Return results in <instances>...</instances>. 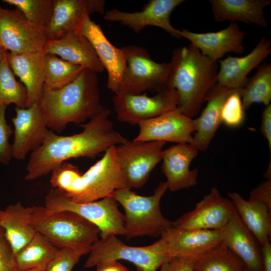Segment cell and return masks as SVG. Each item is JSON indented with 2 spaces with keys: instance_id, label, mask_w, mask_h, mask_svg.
Instances as JSON below:
<instances>
[{
  "instance_id": "1",
  "label": "cell",
  "mask_w": 271,
  "mask_h": 271,
  "mask_svg": "<svg viewBox=\"0 0 271 271\" xmlns=\"http://www.w3.org/2000/svg\"><path fill=\"white\" fill-rule=\"evenodd\" d=\"M110 111L104 107L86 123L80 133L59 136L49 129L43 144L33 151L26 170V181L42 177L67 160L93 158L127 140L117 132L109 119Z\"/></svg>"
},
{
  "instance_id": "2",
  "label": "cell",
  "mask_w": 271,
  "mask_h": 271,
  "mask_svg": "<svg viewBox=\"0 0 271 271\" xmlns=\"http://www.w3.org/2000/svg\"><path fill=\"white\" fill-rule=\"evenodd\" d=\"M47 127L60 133L70 123L82 124L100 112L97 73L84 69L72 82L57 90L44 88L39 104Z\"/></svg>"
},
{
  "instance_id": "3",
  "label": "cell",
  "mask_w": 271,
  "mask_h": 271,
  "mask_svg": "<svg viewBox=\"0 0 271 271\" xmlns=\"http://www.w3.org/2000/svg\"><path fill=\"white\" fill-rule=\"evenodd\" d=\"M168 88L178 95L177 108L193 119L200 112L205 98L217 84L218 62L203 55L190 44L172 52Z\"/></svg>"
},
{
  "instance_id": "4",
  "label": "cell",
  "mask_w": 271,
  "mask_h": 271,
  "mask_svg": "<svg viewBox=\"0 0 271 271\" xmlns=\"http://www.w3.org/2000/svg\"><path fill=\"white\" fill-rule=\"evenodd\" d=\"M167 190V183L161 182L150 196L139 195L128 188L116 190L110 195L124 209L126 239L145 236L160 237L174 227V222L166 218L161 210L160 202Z\"/></svg>"
},
{
  "instance_id": "5",
  "label": "cell",
  "mask_w": 271,
  "mask_h": 271,
  "mask_svg": "<svg viewBox=\"0 0 271 271\" xmlns=\"http://www.w3.org/2000/svg\"><path fill=\"white\" fill-rule=\"evenodd\" d=\"M31 207V221L36 231L59 248L70 247L90 252L99 239L98 227L75 212H50L41 206Z\"/></svg>"
},
{
  "instance_id": "6",
  "label": "cell",
  "mask_w": 271,
  "mask_h": 271,
  "mask_svg": "<svg viewBox=\"0 0 271 271\" xmlns=\"http://www.w3.org/2000/svg\"><path fill=\"white\" fill-rule=\"evenodd\" d=\"M115 146L108 149L100 160L79 176L71 191L65 195L68 198L77 203L88 202L110 196L116 190L128 188Z\"/></svg>"
},
{
  "instance_id": "7",
  "label": "cell",
  "mask_w": 271,
  "mask_h": 271,
  "mask_svg": "<svg viewBox=\"0 0 271 271\" xmlns=\"http://www.w3.org/2000/svg\"><path fill=\"white\" fill-rule=\"evenodd\" d=\"M121 48L125 55L126 68L116 94H139L146 91L157 93L168 88L170 62L154 61L143 47L127 45Z\"/></svg>"
},
{
  "instance_id": "8",
  "label": "cell",
  "mask_w": 271,
  "mask_h": 271,
  "mask_svg": "<svg viewBox=\"0 0 271 271\" xmlns=\"http://www.w3.org/2000/svg\"><path fill=\"white\" fill-rule=\"evenodd\" d=\"M118 204L111 196L77 203L59 190L52 188L45 197L44 206L50 212L68 210L77 213L96 225L101 237L109 234L124 235V217L118 209Z\"/></svg>"
},
{
  "instance_id": "9",
  "label": "cell",
  "mask_w": 271,
  "mask_h": 271,
  "mask_svg": "<svg viewBox=\"0 0 271 271\" xmlns=\"http://www.w3.org/2000/svg\"><path fill=\"white\" fill-rule=\"evenodd\" d=\"M170 259L162 253L156 242L145 246H129L116 235L109 234L93 244L84 267L90 268L108 261L123 260L132 263L137 271H156Z\"/></svg>"
},
{
  "instance_id": "10",
  "label": "cell",
  "mask_w": 271,
  "mask_h": 271,
  "mask_svg": "<svg viewBox=\"0 0 271 271\" xmlns=\"http://www.w3.org/2000/svg\"><path fill=\"white\" fill-rule=\"evenodd\" d=\"M163 141H129L115 146L117 158L129 189L140 188L153 170L162 160Z\"/></svg>"
},
{
  "instance_id": "11",
  "label": "cell",
  "mask_w": 271,
  "mask_h": 271,
  "mask_svg": "<svg viewBox=\"0 0 271 271\" xmlns=\"http://www.w3.org/2000/svg\"><path fill=\"white\" fill-rule=\"evenodd\" d=\"M112 101L117 119L135 125L177 108L178 95L175 89L167 88L152 97L143 93L116 94Z\"/></svg>"
},
{
  "instance_id": "12",
  "label": "cell",
  "mask_w": 271,
  "mask_h": 271,
  "mask_svg": "<svg viewBox=\"0 0 271 271\" xmlns=\"http://www.w3.org/2000/svg\"><path fill=\"white\" fill-rule=\"evenodd\" d=\"M0 40L7 51L17 54L41 52L47 41L44 31L30 23L19 9L1 6Z\"/></svg>"
},
{
  "instance_id": "13",
  "label": "cell",
  "mask_w": 271,
  "mask_h": 271,
  "mask_svg": "<svg viewBox=\"0 0 271 271\" xmlns=\"http://www.w3.org/2000/svg\"><path fill=\"white\" fill-rule=\"evenodd\" d=\"M221 230L185 229L173 227L156 241L163 254L171 259H197L222 242Z\"/></svg>"
},
{
  "instance_id": "14",
  "label": "cell",
  "mask_w": 271,
  "mask_h": 271,
  "mask_svg": "<svg viewBox=\"0 0 271 271\" xmlns=\"http://www.w3.org/2000/svg\"><path fill=\"white\" fill-rule=\"evenodd\" d=\"M74 31L85 37L92 46L107 72V87L116 94L126 68L124 51L111 44L100 25L90 19L87 12L80 19Z\"/></svg>"
},
{
  "instance_id": "15",
  "label": "cell",
  "mask_w": 271,
  "mask_h": 271,
  "mask_svg": "<svg viewBox=\"0 0 271 271\" xmlns=\"http://www.w3.org/2000/svg\"><path fill=\"white\" fill-rule=\"evenodd\" d=\"M184 0H150L139 12L129 13L116 9L106 11L103 19L107 21L117 22L139 33L147 26L160 28L172 37L181 38L180 31L171 24L170 17L173 10L184 3Z\"/></svg>"
},
{
  "instance_id": "16",
  "label": "cell",
  "mask_w": 271,
  "mask_h": 271,
  "mask_svg": "<svg viewBox=\"0 0 271 271\" xmlns=\"http://www.w3.org/2000/svg\"><path fill=\"white\" fill-rule=\"evenodd\" d=\"M234 205L212 187L195 208L174 222V227L185 229L221 230L228 221Z\"/></svg>"
},
{
  "instance_id": "17",
  "label": "cell",
  "mask_w": 271,
  "mask_h": 271,
  "mask_svg": "<svg viewBox=\"0 0 271 271\" xmlns=\"http://www.w3.org/2000/svg\"><path fill=\"white\" fill-rule=\"evenodd\" d=\"M135 141H163L191 143L195 126L193 119L177 108L153 118L141 121Z\"/></svg>"
},
{
  "instance_id": "18",
  "label": "cell",
  "mask_w": 271,
  "mask_h": 271,
  "mask_svg": "<svg viewBox=\"0 0 271 271\" xmlns=\"http://www.w3.org/2000/svg\"><path fill=\"white\" fill-rule=\"evenodd\" d=\"M14 140L12 144L13 157L24 160L30 152L39 148L44 143L49 129L42 116L40 106L34 104L29 107H15Z\"/></svg>"
},
{
  "instance_id": "19",
  "label": "cell",
  "mask_w": 271,
  "mask_h": 271,
  "mask_svg": "<svg viewBox=\"0 0 271 271\" xmlns=\"http://www.w3.org/2000/svg\"><path fill=\"white\" fill-rule=\"evenodd\" d=\"M180 31L182 38L188 40L203 55L218 61L229 53L241 54L245 49L243 42L247 35L237 23L230 22L225 29L215 32L197 33L185 29Z\"/></svg>"
},
{
  "instance_id": "20",
  "label": "cell",
  "mask_w": 271,
  "mask_h": 271,
  "mask_svg": "<svg viewBox=\"0 0 271 271\" xmlns=\"http://www.w3.org/2000/svg\"><path fill=\"white\" fill-rule=\"evenodd\" d=\"M198 152L190 143L177 144L164 150L162 171L170 191L187 189L197 184L198 170H191L190 166Z\"/></svg>"
},
{
  "instance_id": "21",
  "label": "cell",
  "mask_w": 271,
  "mask_h": 271,
  "mask_svg": "<svg viewBox=\"0 0 271 271\" xmlns=\"http://www.w3.org/2000/svg\"><path fill=\"white\" fill-rule=\"evenodd\" d=\"M270 53L271 41L264 36L247 55L241 57L228 56L219 60L217 84L240 90L247 82L249 73L257 68Z\"/></svg>"
},
{
  "instance_id": "22",
  "label": "cell",
  "mask_w": 271,
  "mask_h": 271,
  "mask_svg": "<svg viewBox=\"0 0 271 271\" xmlns=\"http://www.w3.org/2000/svg\"><path fill=\"white\" fill-rule=\"evenodd\" d=\"M105 6L104 0H54L51 19L44 30L47 41L74 31L85 12L104 14Z\"/></svg>"
},
{
  "instance_id": "23",
  "label": "cell",
  "mask_w": 271,
  "mask_h": 271,
  "mask_svg": "<svg viewBox=\"0 0 271 271\" xmlns=\"http://www.w3.org/2000/svg\"><path fill=\"white\" fill-rule=\"evenodd\" d=\"M221 231L222 242L241 259L249 271H263L261 245L244 224L234 206Z\"/></svg>"
},
{
  "instance_id": "24",
  "label": "cell",
  "mask_w": 271,
  "mask_h": 271,
  "mask_svg": "<svg viewBox=\"0 0 271 271\" xmlns=\"http://www.w3.org/2000/svg\"><path fill=\"white\" fill-rule=\"evenodd\" d=\"M235 89L216 84L207 94L206 106L200 115L193 119L195 126L191 144L198 151H205L222 123L221 113L223 105Z\"/></svg>"
},
{
  "instance_id": "25",
  "label": "cell",
  "mask_w": 271,
  "mask_h": 271,
  "mask_svg": "<svg viewBox=\"0 0 271 271\" xmlns=\"http://www.w3.org/2000/svg\"><path fill=\"white\" fill-rule=\"evenodd\" d=\"M42 52L44 54H55L66 61L96 73L105 70L89 41L75 31L60 38L48 40Z\"/></svg>"
},
{
  "instance_id": "26",
  "label": "cell",
  "mask_w": 271,
  "mask_h": 271,
  "mask_svg": "<svg viewBox=\"0 0 271 271\" xmlns=\"http://www.w3.org/2000/svg\"><path fill=\"white\" fill-rule=\"evenodd\" d=\"M43 57L42 51L24 54L6 53L11 69L26 88V108L39 105L41 102L45 80Z\"/></svg>"
},
{
  "instance_id": "27",
  "label": "cell",
  "mask_w": 271,
  "mask_h": 271,
  "mask_svg": "<svg viewBox=\"0 0 271 271\" xmlns=\"http://www.w3.org/2000/svg\"><path fill=\"white\" fill-rule=\"evenodd\" d=\"M213 16L217 22H241L266 28L264 10L270 0H210Z\"/></svg>"
},
{
  "instance_id": "28",
  "label": "cell",
  "mask_w": 271,
  "mask_h": 271,
  "mask_svg": "<svg viewBox=\"0 0 271 271\" xmlns=\"http://www.w3.org/2000/svg\"><path fill=\"white\" fill-rule=\"evenodd\" d=\"M31 207H25L19 202L0 210V226L14 254L29 243L37 232L31 221Z\"/></svg>"
},
{
  "instance_id": "29",
  "label": "cell",
  "mask_w": 271,
  "mask_h": 271,
  "mask_svg": "<svg viewBox=\"0 0 271 271\" xmlns=\"http://www.w3.org/2000/svg\"><path fill=\"white\" fill-rule=\"evenodd\" d=\"M228 195L241 220L260 245L270 241L271 210L260 202L244 199L238 192Z\"/></svg>"
},
{
  "instance_id": "30",
  "label": "cell",
  "mask_w": 271,
  "mask_h": 271,
  "mask_svg": "<svg viewBox=\"0 0 271 271\" xmlns=\"http://www.w3.org/2000/svg\"><path fill=\"white\" fill-rule=\"evenodd\" d=\"M59 247L39 232L15 254L18 271L41 268L44 271Z\"/></svg>"
},
{
  "instance_id": "31",
  "label": "cell",
  "mask_w": 271,
  "mask_h": 271,
  "mask_svg": "<svg viewBox=\"0 0 271 271\" xmlns=\"http://www.w3.org/2000/svg\"><path fill=\"white\" fill-rule=\"evenodd\" d=\"M45 69L44 89L57 90L75 80L84 69L66 61L57 55L44 54Z\"/></svg>"
},
{
  "instance_id": "32",
  "label": "cell",
  "mask_w": 271,
  "mask_h": 271,
  "mask_svg": "<svg viewBox=\"0 0 271 271\" xmlns=\"http://www.w3.org/2000/svg\"><path fill=\"white\" fill-rule=\"evenodd\" d=\"M244 109L254 103H262L265 106L271 100V64L263 62L257 67L256 73L248 78L240 90Z\"/></svg>"
},
{
  "instance_id": "33",
  "label": "cell",
  "mask_w": 271,
  "mask_h": 271,
  "mask_svg": "<svg viewBox=\"0 0 271 271\" xmlns=\"http://www.w3.org/2000/svg\"><path fill=\"white\" fill-rule=\"evenodd\" d=\"M244 262L225 244H219L196 259L195 271H245Z\"/></svg>"
},
{
  "instance_id": "34",
  "label": "cell",
  "mask_w": 271,
  "mask_h": 271,
  "mask_svg": "<svg viewBox=\"0 0 271 271\" xmlns=\"http://www.w3.org/2000/svg\"><path fill=\"white\" fill-rule=\"evenodd\" d=\"M27 99L26 88L15 78L6 55L0 60V105L14 104L16 107L24 108Z\"/></svg>"
},
{
  "instance_id": "35",
  "label": "cell",
  "mask_w": 271,
  "mask_h": 271,
  "mask_svg": "<svg viewBox=\"0 0 271 271\" xmlns=\"http://www.w3.org/2000/svg\"><path fill=\"white\" fill-rule=\"evenodd\" d=\"M2 2L15 6L30 23L44 31L51 20L54 0H3Z\"/></svg>"
},
{
  "instance_id": "36",
  "label": "cell",
  "mask_w": 271,
  "mask_h": 271,
  "mask_svg": "<svg viewBox=\"0 0 271 271\" xmlns=\"http://www.w3.org/2000/svg\"><path fill=\"white\" fill-rule=\"evenodd\" d=\"M89 252V250L83 249L60 247L45 271H72L81 257Z\"/></svg>"
},
{
  "instance_id": "37",
  "label": "cell",
  "mask_w": 271,
  "mask_h": 271,
  "mask_svg": "<svg viewBox=\"0 0 271 271\" xmlns=\"http://www.w3.org/2000/svg\"><path fill=\"white\" fill-rule=\"evenodd\" d=\"M222 122L229 127L239 126L244 119L240 90H235L227 98L221 109Z\"/></svg>"
},
{
  "instance_id": "38",
  "label": "cell",
  "mask_w": 271,
  "mask_h": 271,
  "mask_svg": "<svg viewBox=\"0 0 271 271\" xmlns=\"http://www.w3.org/2000/svg\"><path fill=\"white\" fill-rule=\"evenodd\" d=\"M7 106L0 105V164L8 165L13 157L12 146L9 139L14 133L6 119Z\"/></svg>"
},
{
  "instance_id": "39",
  "label": "cell",
  "mask_w": 271,
  "mask_h": 271,
  "mask_svg": "<svg viewBox=\"0 0 271 271\" xmlns=\"http://www.w3.org/2000/svg\"><path fill=\"white\" fill-rule=\"evenodd\" d=\"M0 271H18L15 254L4 229L0 226Z\"/></svg>"
},
{
  "instance_id": "40",
  "label": "cell",
  "mask_w": 271,
  "mask_h": 271,
  "mask_svg": "<svg viewBox=\"0 0 271 271\" xmlns=\"http://www.w3.org/2000/svg\"><path fill=\"white\" fill-rule=\"evenodd\" d=\"M248 200L260 202L271 210V179H266L253 188Z\"/></svg>"
},
{
  "instance_id": "41",
  "label": "cell",
  "mask_w": 271,
  "mask_h": 271,
  "mask_svg": "<svg viewBox=\"0 0 271 271\" xmlns=\"http://www.w3.org/2000/svg\"><path fill=\"white\" fill-rule=\"evenodd\" d=\"M196 260L182 257H173L163 263L159 271H195Z\"/></svg>"
},
{
  "instance_id": "42",
  "label": "cell",
  "mask_w": 271,
  "mask_h": 271,
  "mask_svg": "<svg viewBox=\"0 0 271 271\" xmlns=\"http://www.w3.org/2000/svg\"><path fill=\"white\" fill-rule=\"evenodd\" d=\"M260 131L266 139L268 147L271 150V105L266 106L262 115L260 125Z\"/></svg>"
},
{
  "instance_id": "43",
  "label": "cell",
  "mask_w": 271,
  "mask_h": 271,
  "mask_svg": "<svg viewBox=\"0 0 271 271\" xmlns=\"http://www.w3.org/2000/svg\"><path fill=\"white\" fill-rule=\"evenodd\" d=\"M270 240L261 245L263 271H271V244Z\"/></svg>"
},
{
  "instance_id": "44",
  "label": "cell",
  "mask_w": 271,
  "mask_h": 271,
  "mask_svg": "<svg viewBox=\"0 0 271 271\" xmlns=\"http://www.w3.org/2000/svg\"><path fill=\"white\" fill-rule=\"evenodd\" d=\"M96 267V271H128L126 266L116 260L100 264Z\"/></svg>"
},
{
  "instance_id": "45",
  "label": "cell",
  "mask_w": 271,
  "mask_h": 271,
  "mask_svg": "<svg viewBox=\"0 0 271 271\" xmlns=\"http://www.w3.org/2000/svg\"><path fill=\"white\" fill-rule=\"evenodd\" d=\"M7 51L5 49L0 40V60L6 57Z\"/></svg>"
},
{
  "instance_id": "46",
  "label": "cell",
  "mask_w": 271,
  "mask_h": 271,
  "mask_svg": "<svg viewBox=\"0 0 271 271\" xmlns=\"http://www.w3.org/2000/svg\"><path fill=\"white\" fill-rule=\"evenodd\" d=\"M24 271H44V270L41 268H35L30 269L24 270Z\"/></svg>"
},
{
  "instance_id": "47",
  "label": "cell",
  "mask_w": 271,
  "mask_h": 271,
  "mask_svg": "<svg viewBox=\"0 0 271 271\" xmlns=\"http://www.w3.org/2000/svg\"><path fill=\"white\" fill-rule=\"evenodd\" d=\"M245 271H249L247 268H246L245 269Z\"/></svg>"
}]
</instances>
